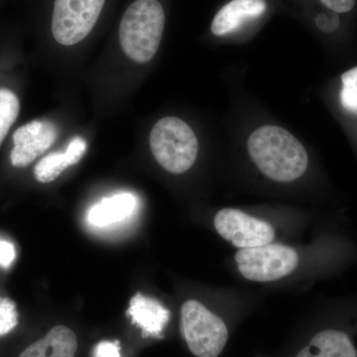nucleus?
<instances>
[{
    "mask_svg": "<svg viewBox=\"0 0 357 357\" xmlns=\"http://www.w3.org/2000/svg\"><path fill=\"white\" fill-rule=\"evenodd\" d=\"M165 13L157 0H136L126 9L119 26L124 54L136 63L150 62L161 43Z\"/></svg>",
    "mask_w": 357,
    "mask_h": 357,
    "instance_id": "obj_2",
    "label": "nucleus"
},
{
    "mask_svg": "<svg viewBox=\"0 0 357 357\" xmlns=\"http://www.w3.org/2000/svg\"><path fill=\"white\" fill-rule=\"evenodd\" d=\"M136 204L135 196L130 192L105 198L89 211V222L93 227H105L122 222L132 215Z\"/></svg>",
    "mask_w": 357,
    "mask_h": 357,
    "instance_id": "obj_12",
    "label": "nucleus"
},
{
    "mask_svg": "<svg viewBox=\"0 0 357 357\" xmlns=\"http://www.w3.org/2000/svg\"><path fill=\"white\" fill-rule=\"evenodd\" d=\"M77 351L76 333L68 326H57L29 345L20 357H76Z\"/></svg>",
    "mask_w": 357,
    "mask_h": 357,
    "instance_id": "obj_11",
    "label": "nucleus"
},
{
    "mask_svg": "<svg viewBox=\"0 0 357 357\" xmlns=\"http://www.w3.org/2000/svg\"><path fill=\"white\" fill-rule=\"evenodd\" d=\"M57 135V128L51 121H33L21 126L13 134L11 164L17 168L30 165L54 144Z\"/></svg>",
    "mask_w": 357,
    "mask_h": 357,
    "instance_id": "obj_8",
    "label": "nucleus"
},
{
    "mask_svg": "<svg viewBox=\"0 0 357 357\" xmlns=\"http://www.w3.org/2000/svg\"><path fill=\"white\" fill-rule=\"evenodd\" d=\"M105 0H55L52 32L59 44L73 46L95 27Z\"/></svg>",
    "mask_w": 357,
    "mask_h": 357,
    "instance_id": "obj_6",
    "label": "nucleus"
},
{
    "mask_svg": "<svg viewBox=\"0 0 357 357\" xmlns=\"http://www.w3.org/2000/svg\"><path fill=\"white\" fill-rule=\"evenodd\" d=\"M181 330L197 357H218L229 340V328L220 317L198 301H187L181 310Z\"/></svg>",
    "mask_w": 357,
    "mask_h": 357,
    "instance_id": "obj_4",
    "label": "nucleus"
},
{
    "mask_svg": "<svg viewBox=\"0 0 357 357\" xmlns=\"http://www.w3.org/2000/svg\"><path fill=\"white\" fill-rule=\"evenodd\" d=\"M16 258L15 248L13 243L0 241V266L7 269L11 266Z\"/></svg>",
    "mask_w": 357,
    "mask_h": 357,
    "instance_id": "obj_21",
    "label": "nucleus"
},
{
    "mask_svg": "<svg viewBox=\"0 0 357 357\" xmlns=\"http://www.w3.org/2000/svg\"><path fill=\"white\" fill-rule=\"evenodd\" d=\"M93 357H121L119 342L103 340L98 342L93 349Z\"/></svg>",
    "mask_w": 357,
    "mask_h": 357,
    "instance_id": "obj_19",
    "label": "nucleus"
},
{
    "mask_svg": "<svg viewBox=\"0 0 357 357\" xmlns=\"http://www.w3.org/2000/svg\"><path fill=\"white\" fill-rule=\"evenodd\" d=\"M316 24L321 31L325 33L335 32L340 27V16H338V14L333 13V11H323L317 16Z\"/></svg>",
    "mask_w": 357,
    "mask_h": 357,
    "instance_id": "obj_17",
    "label": "nucleus"
},
{
    "mask_svg": "<svg viewBox=\"0 0 357 357\" xmlns=\"http://www.w3.org/2000/svg\"><path fill=\"white\" fill-rule=\"evenodd\" d=\"M128 314L145 337H159L170 319V312L159 301L141 294L130 300Z\"/></svg>",
    "mask_w": 357,
    "mask_h": 357,
    "instance_id": "obj_9",
    "label": "nucleus"
},
{
    "mask_svg": "<svg viewBox=\"0 0 357 357\" xmlns=\"http://www.w3.org/2000/svg\"><path fill=\"white\" fill-rule=\"evenodd\" d=\"M20 112V102L17 96L9 89H0V145L17 119Z\"/></svg>",
    "mask_w": 357,
    "mask_h": 357,
    "instance_id": "obj_13",
    "label": "nucleus"
},
{
    "mask_svg": "<svg viewBox=\"0 0 357 357\" xmlns=\"http://www.w3.org/2000/svg\"><path fill=\"white\" fill-rule=\"evenodd\" d=\"M234 258L239 273L244 278L263 283L288 276L299 264L297 251L282 244L268 243L239 249Z\"/></svg>",
    "mask_w": 357,
    "mask_h": 357,
    "instance_id": "obj_5",
    "label": "nucleus"
},
{
    "mask_svg": "<svg viewBox=\"0 0 357 357\" xmlns=\"http://www.w3.org/2000/svg\"><path fill=\"white\" fill-rule=\"evenodd\" d=\"M340 102L347 112L357 114V67L342 74Z\"/></svg>",
    "mask_w": 357,
    "mask_h": 357,
    "instance_id": "obj_15",
    "label": "nucleus"
},
{
    "mask_svg": "<svg viewBox=\"0 0 357 357\" xmlns=\"http://www.w3.org/2000/svg\"><path fill=\"white\" fill-rule=\"evenodd\" d=\"M248 148L258 169L276 182L297 180L304 175L309 165V157L302 143L279 126L256 129L249 136Z\"/></svg>",
    "mask_w": 357,
    "mask_h": 357,
    "instance_id": "obj_1",
    "label": "nucleus"
},
{
    "mask_svg": "<svg viewBox=\"0 0 357 357\" xmlns=\"http://www.w3.org/2000/svg\"><path fill=\"white\" fill-rule=\"evenodd\" d=\"M213 222L218 234L239 249L265 245L274 239L271 225L236 208H222Z\"/></svg>",
    "mask_w": 357,
    "mask_h": 357,
    "instance_id": "obj_7",
    "label": "nucleus"
},
{
    "mask_svg": "<svg viewBox=\"0 0 357 357\" xmlns=\"http://www.w3.org/2000/svg\"><path fill=\"white\" fill-rule=\"evenodd\" d=\"M154 158L168 172H187L196 162L199 143L192 129L178 117L160 119L150 133Z\"/></svg>",
    "mask_w": 357,
    "mask_h": 357,
    "instance_id": "obj_3",
    "label": "nucleus"
},
{
    "mask_svg": "<svg viewBox=\"0 0 357 357\" xmlns=\"http://www.w3.org/2000/svg\"><path fill=\"white\" fill-rule=\"evenodd\" d=\"M330 11L337 14L351 13L356 6V0H319Z\"/></svg>",
    "mask_w": 357,
    "mask_h": 357,
    "instance_id": "obj_20",
    "label": "nucleus"
},
{
    "mask_svg": "<svg viewBox=\"0 0 357 357\" xmlns=\"http://www.w3.org/2000/svg\"><path fill=\"white\" fill-rule=\"evenodd\" d=\"M70 166L65 153H51L35 167L34 175L40 183H51Z\"/></svg>",
    "mask_w": 357,
    "mask_h": 357,
    "instance_id": "obj_14",
    "label": "nucleus"
},
{
    "mask_svg": "<svg viewBox=\"0 0 357 357\" xmlns=\"http://www.w3.org/2000/svg\"><path fill=\"white\" fill-rule=\"evenodd\" d=\"M86 151V142L82 137L74 138L70 141L69 146L66 150L65 155L69 160L70 166L76 165L83 158Z\"/></svg>",
    "mask_w": 357,
    "mask_h": 357,
    "instance_id": "obj_18",
    "label": "nucleus"
},
{
    "mask_svg": "<svg viewBox=\"0 0 357 357\" xmlns=\"http://www.w3.org/2000/svg\"><path fill=\"white\" fill-rule=\"evenodd\" d=\"M266 7L265 0H232L223 6L213 18L211 32L215 36L229 34L246 20L262 15Z\"/></svg>",
    "mask_w": 357,
    "mask_h": 357,
    "instance_id": "obj_10",
    "label": "nucleus"
},
{
    "mask_svg": "<svg viewBox=\"0 0 357 357\" xmlns=\"http://www.w3.org/2000/svg\"><path fill=\"white\" fill-rule=\"evenodd\" d=\"M18 324V312L13 301L0 298V337L13 331Z\"/></svg>",
    "mask_w": 357,
    "mask_h": 357,
    "instance_id": "obj_16",
    "label": "nucleus"
}]
</instances>
